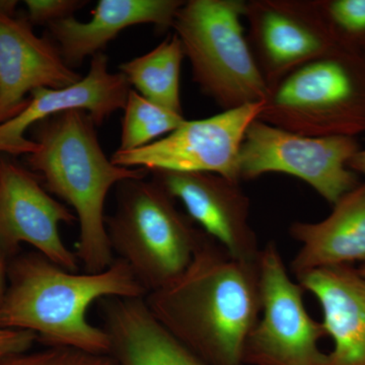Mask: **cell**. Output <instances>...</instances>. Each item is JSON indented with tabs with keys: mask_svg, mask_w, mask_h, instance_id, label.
<instances>
[{
	"mask_svg": "<svg viewBox=\"0 0 365 365\" xmlns=\"http://www.w3.org/2000/svg\"><path fill=\"white\" fill-rule=\"evenodd\" d=\"M81 78L51 38L36 35L26 16L0 11V124L21 111L34 91L68 88Z\"/></svg>",
	"mask_w": 365,
	"mask_h": 365,
	"instance_id": "cell-13",
	"label": "cell"
},
{
	"mask_svg": "<svg viewBox=\"0 0 365 365\" xmlns=\"http://www.w3.org/2000/svg\"><path fill=\"white\" fill-rule=\"evenodd\" d=\"M184 57L181 40L175 34L150 52L122 63L120 72L144 98L182 115L180 74Z\"/></svg>",
	"mask_w": 365,
	"mask_h": 365,
	"instance_id": "cell-19",
	"label": "cell"
},
{
	"mask_svg": "<svg viewBox=\"0 0 365 365\" xmlns=\"http://www.w3.org/2000/svg\"><path fill=\"white\" fill-rule=\"evenodd\" d=\"M289 232L302 244L292 262L297 278L317 269L365 263V182L341 197L326 220L292 223Z\"/></svg>",
	"mask_w": 365,
	"mask_h": 365,
	"instance_id": "cell-17",
	"label": "cell"
},
{
	"mask_svg": "<svg viewBox=\"0 0 365 365\" xmlns=\"http://www.w3.org/2000/svg\"><path fill=\"white\" fill-rule=\"evenodd\" d=\"M153 179L179 199L190 220L240 260H259L256 235L249 223V199L239 182L212 173L151 170Z\"/></svg>",
	"mask_w": 365,
	"mask_h": 365,
	"instance_id": "cell-12",
	"label": "cell"
},
{
	"mask_svg": "<svg viewBox=\"0 0 365 365\" xmlns=\"http://www.w3.org/2000/svg\"><path fill=\"white\" fill-rule=\"evenodd\" d=\"M98 306L118 365H206L155 319L145 297H107Z\"/></svg>",
	"mask_w": 365,
	"mask_h": 365,
	"instance_id": "cell-15",
	"label": "cell"
},
{
	"mask_svg": "<svg viewBox=\"0 0 365 365\" xmlns=\"http://www.w3.org/2000/svg\"><path fill=\"white\" fill-rule=\"evenodd\" d=\"M326 18L348 44H365V0H334L323 6Z\"/></svg>",
	"mask_w": 365,
	"mask_h": 365,
	"instance_id": "cell-22",
	"label": "cell"
},
{
	"mask_svg": "<svg viewBox=\"0 0 365 365\" xmlns=\"http://www.w3.org/2000/svg\"><path fill=\"white\" fill-rule=\"evenodd\" d=\"M182 4L178 0H100L93 18L86 23L71 16L47 26L64 62L74 69L86 57L103 52L129 26L143 24L160 29L173 26Z\"/></svg>",
	"mask_w": 365,
	"mask_h": 365,
	"instance_id": "cell-16",
	"label": "cell"
},
{
	"mask_svg": "<svg viewBox=\"0 0 365 365\" xmlns=\"http://www.w3.org/2000/svg\"><path fill=\"white\" fill-rule=\"evenodd\" d=\"M148 295L130 267L115 258L102 272H71L38 252L9 260L7 287L0 302V328L30 331L44 346H60L109 354L110 340L86 314L107 297Z\"/></svg>",
	"mask_w": 365,
	"mask_h": 365,
	"instance_id": "cell-2",
	"label": "cell"
},
{
	"mask_svg": "<svg viewBox=\"0 0 365 365\" xmlns=\"http://www.w3.org/2000/svg\"><path fill=\"white\" fill-rule=\"evenodd\" d=\"M7 267H9V259L0 248V302L4 299L6 292Z\"/></svg>",
	"mask_w": 365,
	"mask_h": 365,
	"instance_id": "cell-25",
	"label": "cell"
},
{
	"mask_svg": "<svg viewBox=\"0 0 365 365\" xmlns=\"http://www.w3.org/2000/svg\"><path fill=\"white\" fill-rule=\"evenodd\" d=\"M123 110L119 151L144 148L158 137L176 130L186 121L182 115L153 104L133 90L129 93Z\"/></svg>",
	"mask_w": 365,
	"mask_h": 365,
	"instance_id": "cell-20",
	"label": "cell"
},
{
	"mask_svg": "<svg viewBox=\"0 0 365 365\" xmlns=\"http://www.w3.org/2000/svg\"><path fill=\"white\" fill-rule=\"evenodd\" d=\"M260 118L304 136H349L365 132V56L360 48L312 60L292 72Z\"/></svg>",
	"mask_w": 365,
	"mask_h": 365,
	"instance_id": "cell-5",
	"label": "cell"
},
{
	"mask_svg": "<svg viewBox=\"0 0 365 365\" xmlns=\"http://www.w3.org/2000/svg\"><path fill=\"white\" fill-rule=\"evenodd\" d=\"M0 365H118L110 354H97L60 347L45 346L40 350L32 349L7 357Z\"/></svg>",
	"mask_w": 365,
	"mask_h": 365,
	"instance_id": "cell-21",
	"label": "cell"
},
{
	"mask_svg": "<svg viewBox=\"0 0 365 365\" xmlns=\"http://www.w3.org/2000/svg\"><path fill=\"white\" fill-rule=\"evenodd\" d=\"M319 300L332 351L324 365H365V278L351 265L317 269L297 277Z\"/></svg>",
	"mask_w": 365,
	"mask_h": 365,
	"instance_id": "cell-14",
	"label": "cell"
},
{
	"mask_svg": "<svg viewBox=\"0 0 365 365\" xmlns=\"http://www.w3.org/2000/svg\"><path fill=\"white\" fill-rule=\"evenodd\" d=\"M18 1L14 0H0V11L4 14H16V9Z\"/></svg>",
	"mask_w": 365,
	"mask_h": 365,
	"instance_id": "cell-27",
	"label": "cell"
},
{
	"mask_svg": "<svg viewBox=\"0 0 365 365\" xmlns=\"http://www.w3.org/2000/svg\"><path fill=\"white\" fill-rule=\"evenodd\" d=\"M261 42L270 63L287 68L304 61L353 46L333 28L325 14L318 13L307 21L279 6L266 7L261 14Z\"/></svg>",
	"mask_w": 365,
	"mask_h": 365,
	"instance_id": "cell-18",
	"label": "cell"
},
{
	"mask_svg": "<svg viewBox=\"0 0 365 365\" xmlns=\"http://www.w3.org/2000/svg\"><path fill=\"white\" fill-rule=\"evenodd\" d=\"M265 103L225 110L206 119L186 121L144 148L116 150L111 160L130 169L212 173L239 182V157L245 134L260 117Z\"/></svg>",
	"mask_w": 365,
	"mask_h": 365,
	"instance_id": "cell-9",
	"label": "cell"
},
{
	"mask_svg": "<svg viewBox=\"0 0 365 365\" xmlns=\"http://www.w3.org/2000/svg\"><path fill=\"white\" fill-rule=\"evenodd\" d=\"M31 25L49 26L54 21L71 18L88 1L83 0H26L25 1Z\"/></svg>",
	"mask_w": 365,
	"mask_h": 365,
	"instance_id": "cell-23",
	"label": "cell"
},
{
	"mask_svg": "<svg viewBox=\"0 0 365 365\" xmlns=\"http://www.w3.org/2000/svg\"><path fill=\"white\" fill-rule=\"evenodd\" d=\"M78 222L61 201L45 189L38 175L7 155H0V248L11 260L21 244L32 246L60 267L78 272L76 252L60 235L62 222Z\"/></svg>",
	"mask_w": 365,
	"mask_h": 365,
	"instance_id": "cell-10",
	"label": "cell"
},
{
	"mask_svg": "<svg viewBox=\"0 0 365 365\" xmlns=\"http://www.w3.org/2000/svg\"><path fill=\"white\" fill-rule=\"evenodd\" d=\"M245 13L237 0H190L173 24L194 81L225 110L266 103L270 96L244 36Z\"/></svg>",
	"mask_w": 365,
	"mask_h": 365,
	"instance_id": "cell-6",
	"label": "cell"
},
{
	"mask_svg": "<svg viewBox=\"0 0 365 365\" xmlns=\"http://www.w3.org/2000/svg\"><path fill=\"white\" fill-rule=\"evenodd\" d=\"M262 318L250 334L245 365H324L319 342L326 335L304 304V287L290 279L275 242L261 249Z\"/></svg>",
	"mask_w": 365,
	"mask_h": 365,
	"instance_id": "cell-8",
	"label": "cell"
},
{
	"mask_svg": "<svg viewBox=\"0 0 365 365\" xmlns=\"http://www.w3.org/2000/svg\"><path fill=\"white\" fill-rule=\"evenodd\" d=\"M357 270H359L360 275L365 278V263L362 264L359 268H357Z\"/></svg>",
	"mask_w": 365,
	"mask_h": 365,
	"instance_id": "cell-28",
	"label": "cell"
},
{
	"mask_svg": "<svg viewBox=\"0 0 365 365\" xmlns=\"http://www.w3.org/2000/svg\"><path fill=\"white\" fill-rule=\"evenodd\" d=\"M359 150L354 137L300 135L256 119L240 150V175L250 180L266 173H284L311 185L334 205L359 184L348 168Z\"/></svg>",
	"mask_w": 365,
	"mask_h": 365,
	"instance_id": "cell-7",
	"label": "cell"
},
{
	"mask_svg": "<svg viewBox=\"0 0 365 365\" xmlns=\"http://www.w3.org/2000/svg\"><path fill=\"white\" fill-rule=\"evenodd\" d=\"M104 52L91 57L90 71L76 85L64 88H38L29 97L16 116L0 124V155L20 157L37 150V143L26 138L36 124L71 110H83L101 126L113 113L124 109L131 88L123 73L109 71Z\"/></svg>",
	"mask_w": 365,
	"mask_h": 365,
	"instance_id": "cell-11",
	"label": "cell"
},
{
	"mask_svg": "<svg viewBox=\"0 0 365 365\" xmlns=\"http://www.w3.org/2000/svg\"><path fill=\"white\" fill-rule=\"evenodd\" d=\"M97 127L83 110L54 115L33 127L37 150L26 155L45 189L73 209L79 225L76 255L86 273L102 272L115 261L106 227L110 190L148 174L113 163L101 146Z\"/></svg>",
	"mask_w": 365,
	"mask_h": 365,
	"instance_id": "cell-3",
	"label": "cell"
},
{
	"mask_svg": "<svg viewBox=\"0 0 365 365\" xmlns=\"http://www.w3.org/2000/svg\"><path fill=\"white\" fill-rule=\"evenodd\" d=\"M348 168L355 174L359 173V174L365 175V150H359L350 158L348 162Z\"/></svg>",
	"mask_w": 365,
	"mask_h": 365,
	"instance_id": "cell-26",
	"label": "cell"
},
{
	"mask_svg": "<svg viewBox=\"0 0 365 365\" xmlns=\"http://www.w3.org/2000/svg\"><path fill=\"white\" fill-rule=\"evenodd\" d=\"M174 200L153 179L125 180L116 186L114 213L106 216L113 253L130 267L148 294L187 270L205 234Z\"/></svg>",
	"mask_w": 365,
	"mask_h": 365,
	"instance_id": "cell-4",
	"label": "cell"
},
{
	"mask_svg": "<svg viewBox=\"0 0 365 365\" xmlns=\"http://www.w3.org/2000/svg\"><path fill=\"white\" fill-rule=\"evenodd\" d=\"M258 261L240 260L204 234L187 270L146 295V304L206 365H245L247 341L261 313Z\"/></svg>",
	"mask_w": 365,
	"mask_h": 365,
	"instance_id": "cell-1",
	"label": "cell"
},
{
	"mask_svg": "<svg viewBox=\"0 0 365 365\" xmlns=\"http://www.w3.org/2000/svg\"><path fill=\"white\" fill-rule=\"evenodd\" d=\"M38 342L37 335L30 331L0 328V361L7 357L29 351Z\"/></svg>",
	"mask_w": 365,
	"mask_h": 365,
	"instance_id": "cell-24",
	"label": "cell"
}]
</instances>
